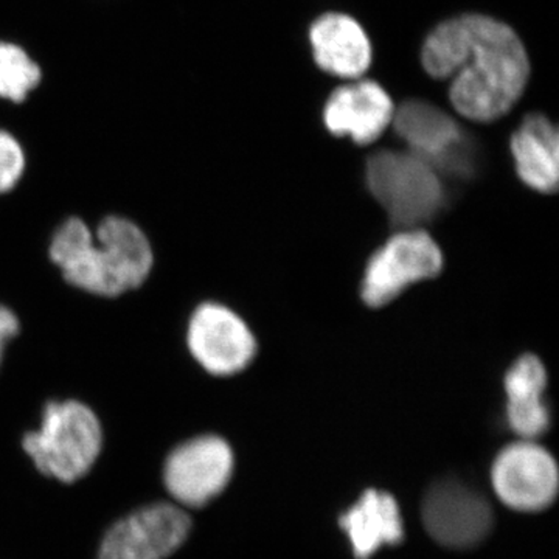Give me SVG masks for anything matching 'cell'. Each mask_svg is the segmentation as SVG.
I'll use <instances>...</instances> for the list:
<instances>
[{
	"instance_id": "1",
	"label": "cell",
	"mask_w": 559,
	"mask_h": 559,
	"mask_svg": "<svg viewBox=\"0 0 559 559\" xmlns=\"http://www.w3.org/2000/svg\"><path fill=\"white\" fill-rule=\"evenodd\" d=\"M421 61L432 79L451 81L452 108L477 123L506 116L530 76L520 36L484 14H463L433 28L423 44Z\"/></svg>"
},
{
	"instance_id": "2",
	"label": "cell",
	"mask_w": 559,
	"mask_h": 559,
	"mask_svg": "<svg viewBox=\"0 0 559 559\" xmlns=\"http://www.w3.org/2000/svg\"><path fill=\"white\" fill-rule=\"evenodd\" d=\"M50 257L70 285L103 297L139 288L154 260L146 235L120 216L103 219L95 235L84 221H66L55 231Z\"/></svg>"
},
{
	"instance_id": "3",
	"label": "cell",
	"mask_w": 559,
	"mask_h": 559,
	"mask_svg": "<svg viewBox=\"0 0 559 559\" xmlns=\"http://www.w3.org/2000/svg\"><path fill=\"white\" fill-rule=\"evenodd\" d=\"M366 186L396 229H421L447 209L440 173L411 151H378L366 165Z\"/></svg>"
},
{
	"instance_id": "4",
	"label": "cell",
	"mask_w": 559,
	"mask_h": 559,
	"mask_svg": "<svg viewBox=\"0 0 559 559\" xmlns=\"http://www.w3.org/2000/svg\"><path fill=\"white\" fill-rule=\"evenodd\" d=\"M97 415L79 401L50 403L43 425L24 437V450L40 473L72 484L86 476L102 451Z\"/></svg>"
},
{
	"instance_id": "5",
	"label": "cell",
	"mask_w": 559,
	"mask_h": 559,
	"mask_svg": "<svg viewBox=\"0 0 559 559\" xmlns=\"http://www.w3.org/2000/svg\"><path fill=\"white\" fill-rule=\"evenodd\" d=\"M392 123L407 151L429 162L441 178L468 180L476 175V146L443 109L429 102L409 100L393 114Z\"/></svg>"
},
{
	"instance_id": "6",
	"label": "cell",
	"mask_w": 559,
	"mask_h": 559,
	"mask_svg": "<svg viewBox=\"0 0 559 559\" xmlns=\"http://www.w3.org/2000/svg\"><path fill=\"white\" fill-rule=\"evenodd\" d=\"M443 252L428 231L400 229L367 261L360 282V299L370 308H382L404 290L443 270Z\"/></svg>"
},
{
	"instance_id": "7",
	"label": "cell",
	"mask_w": 559,
	"mask_h": 559,
	"mask_svg": "<svg viewBox=\"0 0 559 559\" xmlns=\"http://www.w3.org/2000/svg\"><path fill=\"white\" fill-rule=\"evenodd\" d=\"M234 473V452L216 436L197 437L171 452L164 480L173 498L183 507L205 506L229 484Z\"/></svg>"
},
{
	"instance_id": "8",
	"label": "cell",
	"mask_w": 559,
	"mask_h": 559,
	"mask_svg": "<svg viewBox=\"0 0 559 559\" xmlns=\"http://www.w3.org/2000/svg\"><path fill=\"white\" fill-rule=\"evenodd\" d=\"M189 514L171 503H154L117 522L103 539L98 559H165L189 536Z\"/></svg>"
},
{
	"instance_id": "9",
	"label": "cell",
	"mask_w": 559,
	"mask_h": 559,
	"mask_svg": "<svg viewBox=\"0 0 559 559\" xmlns=\"http://www.w3.org/2000/svg\"><path fill=\"white\" fill-rule=\"evenodd\" d=\"M187 340L193 358L218 377L240 373L255 358L257 341L248 323L224 305H201L191 316Z\"/></svg>"
},
{
	"instance_id": "10",
	"label": "cell",
	"mask_w": 559,
	"mask_h": 559,
	"mask_svg": "<svg viewBox=\"0 0 559 559\" xmlns=\"http://www.w3.org/2000/svg\"><path fill=\"white\" fill-rule=\"evenodd\" d=\"M492 488L510 509L538 511L558 492V466L550 452L522 440L499 452L491 469Z\"/></svg>"
},
{
	"instance_id": "11",
	"label": "cell",
	"mask_w": 559,
	"mask_h": 559,
	"mask_svg": "<svg viewBox=\"0 0 559 559\" xmlns=\"http://www.w3.org/2000/svg\"><path fill=\"white\" fill-rule=\"evenodd\" d=\"M423 522L437 543L465 549L476 546L488 535L492 525L491 507L466 485L443 480L426 495Z\"/></svg>"
},
{
	"instance_id": "12",
	"label": "cell",
	"mask_w": 559,
	"mask_h": 559,
	"mask_svg": "<svg viewBox=\"0 0 559 559\" xmlns=\"http://www.w3.org/2000/svg\"><path fill=\"white\" fill-rule=\"evenodd\" d=\"M392 98L374 81L345 84L331 94L323 109L326 130L336 138H349L356 145H370L392 124Z\"/></svg>"
},
{
	"instance_id": "13",
	"label": "cell",
	"mask_w": 559,
	"mask_h": 559,
	"mask_svg": "<svg viewBox=\"0 0 559 559\" xmlns=\"http://www.w3.org/2000/svg\"><path fill=\"white\" fill-rule=\"evenodd\" d=\"M547 384L549 374L538 356L522 355L507 370L503 378L507 423L522 440L538 439L550 428Z\"/></svg>"
},
{
	"instance_id": "14",
	"label": "cell",
	"mask_w": 559,
	"mask_h": 559,
	"mask_svg": "<svg viewBox=\"0 0 559 559\" xmlns=\"http://www.w3.org/2000/svg\"><path fill=\"white\" fill-rule=\"evenodd\" d=\"M310 40L320 69L341 79H360L371 64L369 36L358 21L342 13L320 16L311 25Z\"/></svg>"
},
{
	"instance_id": "15",
	"label": "cell",
	"mask_w": 559,
	"mask_h": 559,
	"mask_svg": "<svg viewBox=\"0 0 559 559\" xmlns=\"http://www.w3.org/2000/svg\"><path fill=\"white\" fill-rule=\"evenodd\" d=\"M518 176L528 189L550 194L558 190L559 143L557 127L543 114H530L511 138Z\"/></svg>"
},
{
	"instance_id": "16",
	"label": "cell",
	"mask_w": 559,
	"mask_h": 559,
	"mask_svg": "<svg viewBox=\"0 0 559 559\" xmlns=\"http://www.w3.org/2000/svg\"><path fill=\"white\" fill-rule=\"evenodd\" d=\"M340 524L358 559H369L381 547L399 544L404 535L399 503L393 496L377 489L364 492L342 514Z\"/></svg>"
},
{
	"instance_id": "17",
	"label": "cell",
	"mask_w": 559,
	"mask_h": 559,
	"mask_svg": "<svg viewBox=\"0 0 559 559\" xmlns=\"http://www.w3.org/2000/svg\"><path fill=\"white\" fill-rule=\"evenodd\" d=\"M40 81V69L27 51L10 43H0V97L24 102Z\"/></svg>"
},
{
	"instance_id": "18",
	"label": "cell",
	"mask_w": 559,
	"mask_h": 559,
	"mask_svg": "<svg viewBox=\"0 0 559 559\" xmlns=\"http://www.w3.org/2000/svg\"><path fill=\"white\" fill-rule=\"evenodd\" d=\"M24 168L25 156L20 142L0 130V194L14 189Z\"/></svg>"
},
{
	"instance_id": "19",
	"label": "cell",
	"mask_w": 559,
	"mask_h": 559,
	"mask_svg": "<svg viewBox=\"0 0 559 559\" xmlns=\"http://www.w3.org/2000/svg\"><path fill=\"white\" fill-rule=\"evenodd\" d=\"M20 331V320L9 308L0 305V362H2L3 348L7 342L13 340Z\"/></svg>"
}]
</instances>
